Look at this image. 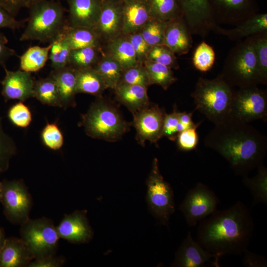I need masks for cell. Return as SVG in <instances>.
<instances>
[{"mask_svg": "<svg viewBox=\"0 0 267 267\" xmlns=\"http://www.w3.org/2000/svg\"><path fill=\"white\" fill-rule=\"evenodd\" d=\"M59 0L60 1V0Z\"/></svg>", "mask_w": 267, "mask_h": 267, "instance_id": "680465c9", "label": "cell"}, {"mask_svg": "<svg viewBox=\"0 0 267 267\" xmlns=\"http://www.w3.org/2000/svg\"><path fill=\"white\" fill-rule=\"evenodd\" d=\"M41 136L44 144L51 150H59L63 145V134L55 123H47L42 131Z\"/></svg>", "mask_w": 267, "mask_h": 267, "instance_id": "7bdbcfd3", "label": "cell"}, {"mask_svg": "<svg viewBox=\"0 0 267 267\" xmlns=\"http://www.w3.org/2000/svg\"><path fill=\"white\" fill-rule=\"evenodd\" d=\"M5 75L1 82V95L5 102L9 100L24 101L34 97L35 81L31 73L21 70L9 71L4 67Z\"/></svg>", "mask_w": 267, "mask_h": 267, "instance_id": "ac0fdd59", "label": "cell"}, {"mask_svg": "<svg viewBox=\"0 0 267 267\" xmlns=\"http://www.w3.org/2000/svg\"><path fill=\"white\" fill-rule=\"evenodd\" d=\"M218 203L214 192L203 183L198 182L186 193L179 210L187 225L192 227L215 212Z\"/></svg>", "mask_w": 267, "mask_h": 267, "instance_id": "8fae6325", "label": "cell"}, {"mask_svg": "<svg viewBox=\"0 0 267 267\" xmlns=\"http://www.w3.org/2000/svg\"><path fill=\"white\" fill-rule=\"evenodd\" d=\"M235 90L220 74L213 79L200 77L191 96L194 110L203 114L215 125L231 116Z\"/></svg>", "mask_w": 267, "mask_h": 267, "instance_id": "277c9868", "label": "cell"}, {"mask_svg": "<svg viewBox=\"0 0 267 267\" xmlns=\"http://www.w3.org/2000/svg\"><path fill=\"white\" fill-rule=\"evenodd\" d=\"M62 45V42L61 36L52 43V45L49 52L48 59L51 62V67L53 69H55L56 68L61 50Z\"/></svg>", "mask_w": 267, "mask_h": 267, "instance_id": "f5cc1de1", "label": "cell"}, {"mask_svg": "<svg viewBox=\"0 0 267 267\" xmlns=\"http://www.w3.org/2000/svg\"><path fill=\"white\" fill-rule=\"evenodd\" d=\"M193 112L187 113L185 111L178 113V122L184 126L187 129L200 125L201 122L195 124L192 120Z\"/></svg>", "mask_w": 267, "mask_h": 267, "instance_id": "db71d44e", "label": "cell"}, {"mask_svg": "<svg viewBox=\"0 0 267 267\" xmlns=\"http://www.w3.org/2000/svg\"><path fill=\"white\" fill-rule=\"evenodd\" d=\"M258 168L257 174L252 178L243 177V183L253 197L252 206L261 203H267V169L263 164Z\"/></svg>", "mask_w": 267, "mask_h": 267, "instance_id": "4dcf8cb0", "label": "cell"}, {"mask_svg": "<svg viewBox=\"0 0 267 267\" xmlns=\"http://www.w3.org/2000/svg\"><path fill=\"white\" fill-rule=\"evenodd\" d=\"M61 37L71 50L87 47H101V41L92 28L66 27Z\"/></svg>", "mask_w": 267, "mask_h": 267, "instance_id": "484cf974", "label": "cell"}, {"mask_svg": "<svg viewBox=\"0 0 267 267\" xmlns=\"http://www.w3.org/2000/svg\"><path fill=\"white\" fill-rule=\"evenodd\" d=\"M1 173H0V174ZM1 194H2V181H0V202L1 200Z\"/></svg>", "mask_w": 267, "mask_h": 267, "instance_id": "9f6ffc18", "label": "cell"}, {"mask_svg": "<svg viewBox=\"0 0 267 267\" xmlns=\"http://www.w3.org/2000/svg\"><path fill=\"white\" fill-rule=\"evenodd\" d=\"M192 44V34L182 16L166 22L164 44L181 55L188 52Z\"/></svg>", "mask_w": 267, "mask_h": 267, "instance_id": "ffe728a7", "label": "cell"}, {"mask_svg": "<svg viewBox=\"0 0 267 267\" xmlns=\"http://www.w3.org/2000/svg\"><path fill=\"white\" fill-rule=\"evenodd\" d=\"M65 259L55 255H49L35 258L28 265V267H59L62 266Z\"/></svg>", "mask_w": 267, "mask_h": 267, "instance_id": "7dc6e473", "label": "cell"}, {"mask_svg": "<svg viewBox=\"0 0 267 267\" xmlns=\"http://www.w3.org/2000/svg\"><path fill=\"white\" fill-rule=\"evenodd\" d=\"M0 202L4 215L9 222L21 225L29 219L32 199L21 180L2 181Z\"/></svg>", "mask_w": 267, "mask_h": 267, "instance_id": "30bf717a", "label": "cell"}, {"mask_svg": "<svg viewBox=\"0 0 267 267\" xmlns=\"http://www.w3.org/2000/svg\"><path fill=\"white\" fill-rule=\"evenodd\" d=\"M114 89L117 100L133 113L143 109L150 103L147 87L119 83Z\"/></svg>", "mask_w": 267, "mask_h": 267, "instance_id": "d4e9b609", "label": "cell"}, {"mask_svg": "<svg viewBox=\"0 0 267 267\" xmlns=\"http://www.w3.org/2000/svg\"><path fill=\"white\" fill-rule=\"evenodd\" d=\"M8 40L6 37L0 33V65L5 66L6 61L11 56L16 55L14 50L6 46Z\"/></svg>", "mask_w": 267, "mask_h": 267, "instance_id": "816d5d0a", "label": "cell"}, {"mask_svg": "<svg viewBox=\"0 0 267 267\" xmlns=\"http://www.w3.org/2000/svg\"><path fill=\"white\" fill-rule=\"evenodd\" d=\"M34 257L21 238L6 237L0 251V267H28Z\"/></svg>", "mask_w": 267, "mask_h": 267, "instance_id": "7402d4cb", "label": "cell"}, {"mask_svg": "<svg viewBox=\"0 0 267 267\" xmlns=\"http://www.w3.org/2000/svg\"><path fill=\"white\" fill-rule=\"evenodd\" d=\"M27 19L17 20L5 9L0 6V28H7L12 30L23 27Z\"/></svg>", "mask_w": 267, "mask_h": 267, "instance_id": "c3c4849f", "label": "cell"}, {"mask_svg": "<svg viewBox=\"0 0 267 267\" xmlns=\"http://www.w3.org/2000/svg\"><path fill=\"white\" fill-rule=\"evenodd\" d=\"M6 238L3 228L0 227V251L4 244Z\"/></svg>", "mask_w": 267, "mask_h": 267, "instance_id": "11a10c76", "label": "cell"}, {"mask_svg": "<svg viewBox=\"0 0 267 267\" xmlns=\"http://www.w3.org/2000/svg\"><path fill=\"white\" fill-rule=\"evenodd\" d=\"M2 117L0 115V173L6 171L11 159L17 153V147L13 138L3 129Z\"/></svg>", "mask_w": 267, "mask_h": 267, "instance_id": "8d00e7d4", "label": "cell"}, {"mask_svg": "<svg viewBox=\"0 0 267 267\" xmlns=\"http://www.w3.org/2000/svg\"><path fill=\"white\" fill-rule=\"evenodd\" d=\"M93 68L100 75L107 88L114 89L120 83L123 69L107 53L102 54Z\"/></svg>", "mask_w": 267, "mask_h": 267, "instance_id": "f546056e", "label": "cell"}, {"mask_svg": "<svg viewBox=\"0 0 267 267\" xmlns=\"http://www.w3.org/2000/svg\"><path fill=\"white\" fill-rule=\"evenodd\" d=\"M106 89L102 78L93 67L76 70L77 93L100 96Z\"/></svg>", "mask_w": 267, "mask_h": 267, "instance_id": "83f0119b", "label": "cell"}, {"mask_svg": "<svg viewBox=\"0 0 267 267\" xmlns=\"http://www.w3.org/2000/svg\"><path fill=\"white\" fill-rule=\"evenodd\" d=\"M220 75L233 88H243L259 84L256 58L249 37L231 49Z\"/></svg>", "mask_w": 267, "mask_h": 267, "instance_id": "8992f818", "label": "cell"}, {"mask_svg": "<svg viewBox=\"0 0 267 267\" xmlns=\"http://www.w3.org/2000/svg\"><path fill=\"white\" fill-rule=\"evenodd\" d=\"M29 16L20 41L51 43L68 25L65 9L59 0H35L28 8Z\"/></svg>", "mask_w": 267, "mask_h": 267, "instance_id": "3957f363", "label": "cell"}, {"mask_svg": "<svg viewBox=\"0 0 267 267\" xmlns=\"http://www.w3.org/2000/svg\"><path fill=\"white\" fill-rule=\"evenodd\" d=\"M56 228L60 238L72 243H88L93 237V231L89 224L86 210H77L65 215Z\"/></svg>", "mask_w": 267, "mask_h": 267, "instance_id": "e0dca14e", "label": "cell"}, {"mask_svg": "<svg viewBox=\"0 0 267 267\" xmlns=\"http://www.w3.org/2000/svg\"><path fill=\"white\" fill-rule=\"evenodd\" d=\"M68 5L67 18L69 26L93 28L100 15V0H66Z\"/></svg>", "mask_w": 267, "mask_h": 267, "instance_id": "d6986e66", "label": "cell"}, {"mask_svg": "<svg viewBox=\"0 0 267 267\" xmlns=\"http://www.w3.org/2000/svg\"><path fill=\"white\" fill-rule=\"evenodd\" d=\"M165 112L155 104L149 103L133 113L136 139L141 145L147 140L156 143L161 137Z\"/></svg>", "mask_w": 267, "mask_h": 267, "instance_id": "4fadbf2b", "label": "cell"}, {"mask_svg": "<svg viewBox=\"0 0 267 267\" xmlns=\"http://www.w3.org/2000/svg\"><path fill=\"white\" fill-rule=\"evenodd\" d=\"M267 31V13H256L233 28L225 29L217 25L213 32L240 41L257 33Z\"/></svg>", "mask_w": 267, "mask_h": 267, "instance_id": "cb8c5ba5", "label": "cell"}, {"mask_svg": "<svg viewBox=\"0 0 267 267\" xmlns=\"http://www.w3.org/2000/svg\"><path fill=\"white\" fill-rule=\"evenodd\" d=\"M49 76L56 84L61 107L66 109L69 107H75L76 69L67 66L60 69H52Z\"/></svg>", "mask_w": 267, "mask_h": 267, "instance_id": "603a6c76", "label": "cell"}, {"mask_svg": "<svg viewBox=\"0 0 267 267\" xmlns=\"http://www.w3.org/2000/svg\"><path fill=\"white\" fill-rule=\"evenodd\" d=\"M21 238L36 258L55 255L59 236L52 220L43 217L30 218L21 224Z\"/></svg>", "mask_w": 267, "mask_h": 267, "instance_id": "ba28073f", "label": "cell"}, {"mask_svg": "<svg viewBox=\"0 0 267 267\" xmlns=\"http://www.w3.org/2000/svg\"><path fill=\"white\" fill-rule=\"evenodd\" d=\"M219 263L216 256L203 248L192 236L189 231L175 253V259L172 267H203L207 264L218 267L212 260Z\"/></svg>", "mask_w": 267, "mask_h": 267, "instance_id": "2e32d148", "label": "cell"}, {"mask_svg": "<svg viewBox=\"0 0 267 267\" xmlns=\"http://www.w3.org/2000/svg\"><path fill=\"white\" fill-rule=\"evenodd\" d=\"M119 83L137 85L146 87L150 86L148 74L143 64H138L123 70Z\"/></svg>", "mask_w": 267, "mask_h": 267, "instance_id": "b9f144b4", "label": "cell"}, {"mask_svg": "<svg viewBox=\"0 0 267 267\" xmlns=\"http://www.w3.org/2000/svg\"><path fill=\"white\" fill-rule=\"evenodd\" d=\"M35 0H0V6L15 17L23 8H28Z\"/></svg>", "mask_w": 267, "mask_h": 267, "instance_id": "681fc988", "label": "cell"}, {"mask_svg": "<svg viewBox=\"0 0 267 267\" xmlns=\"http://www.w3.org/2000/svg\"><path fill=\"white\" fill-rule=\"evenodd\" d=\"M257 64L259 84H267V31L249 37Z\"/></svg>", "mask_w": 267, "mask_h": 267, "instance_id": "836d02e7", "label": "cell"}, {"mask_svg": "<svg viewBox=\"0 0 267 267\" xmlns=\"http://www.w3.org/2000/svg\"><path fill=\"white\" fill-rule=\"evenodd\" d=\"M243 264L247 267H267V262L264 257L252 253L247 249L244 253Z\"/></svg>", "mask_w": 267, "mask_h": 267, "instance_id": "f907efd6", "label": "cell"}, {"mask_svg": "<svg viewBox=\"0 0 267 267\" xmlns=\"http://www.w3.org/2000/svg\"><path fill=\"white\" fill-rule=\"evenodd\" d=\"M52 43L44 47L35 45L29 47L19 56L20 70L31 73L40 70L45 65Z\"/></svg>", "mask_w": 267, "mask_h": 267, "instance_id": "f1b7e54d", "label": "cell"}, {"mask_svg": "<svg viewBox=\"0 0 267 267\" xmlns=\"http://www.w3.org/2000/svg\"><path fill=\"white\" fill-rule=\"evenodd\" d=\"M207 217L200 222L197 232V241L203 248L218 260L225 255H241L247 249L254 225L243 202L217 210Z\"/></svg>", "mask_w": 267, "mask_h": 267, "instance_id": "7a4b0ae2", "label": "cell"}, {"mask_svg": "<svg viewBox=\"0 0 267 267\" xmlns=\"http://www.w3.org/2000/svg\"><path fill=\"white\" fill-rule=\"evenodd\" d=\"M215 52L213 47L203 41L196 48L192 58L194 67L201 72L210 70L214 65Z\"/></svg>", "mask_w": 267, "mask_h": 267, "instance_id": "f35d334b", "label": "cell"}, {"mask_svg": "<svg viewBox=\"0 0 267 267\" xmlns=\"http://www.w3.org/2000/svg\"><path fill=\"white\" fill-rule=\"evenodd\" d=\"M178 113L176 105L173 111L170 114L165 113L163 128L162 137L165 136L172 141H176L178 135L177 127L178 123Z\"/></svg>", "mask_w": 267, "mask_h": 267, "instance_id": "bcb514c9", "label": "cell"}, {"mask_svg": "<svg viewBox=\"0 0 267 267\" xmlns=\"http://www.w3.org/2000/svg\"><path fill=\"white\" fill-rule=\"evenodd\" d=\"M199 125L187 129L178 134L177 142L178 148L184 151L194 149L199 142L196 129Z\"/></svg>", "mask_w": 267, "mask_h": 267, "instance_id": "f6af8a7d", "label": "cell"}, {"mask_svg": "<svg viewBox=\"0 0 267 267\" xmlns=\"http://www.w3.org/2000/svg\"><path fill=\"white\" fill-rule=\"evenodd\" d=\"M146 60L163 64L172 69H179V64L175 53L165 44L152 47Z\"/></svg>", "mask_w": 267, "mask_h": 267, "instance_id": "ab89813d", "label": "cell"}, {"mask_svg": "<svg viewBox=\"0 0 267 267\" xmlns=\"http://www.w3.org/2000/svg\"><path fill=\"white\" fill-rule=\"evenodd\" d=\"M101 0V2H102V1L103 0Z\"/></svg>", "mask_w": 267, "mask_h": 267, "instance_id": "6f0895ef", "label": "cell"}, {"mask_svg": "<svg viewBox=\"0 0 267 267\" xmlns=\"http://www.w3.org/2000/svg\"><path fill=\"white\" fill-rule=\"evenodd\" d=\"M7 117L14 126L21 128L28 127L32 119L30 109L20 101L9 108L7 112Z\"/></svg>", "mask_w": 267, "mask_h": 267, "instance_id": "60d3db41", "label": "cell"}, {"mask_svg": "<svg viewBox=\"0 0 267 267\" xmlns=\"http://www.w3.org/2000/svg\"><path fill=\"white\" fill-rule=\"evenodd\" d=\"M152 18L167 22L183 17L179 0H148Z\"/></svg>", "mask_w": 267, "mask_h": 267, "instance_id": "d6a6232c", "label": "cell"}, {"mask_svg": "<svg viewBox=\"0 0 267 267\" xmlns=\"http://www.w3.org/2000/svg\"><path fill=\"white\" fill-rule=\"evenodd\" d=\"M146 202L149 211L160 223L167 225L175 211L173 190L161 174L158 160L154 158L146 180Z\"/></svg>", "mask_w": 267, "mask_h": 267, "instance_id": "52a82bcc", "label": "cell"}, {"mask_svg": "<svg viewBox=\"0 0 267 267\" xmlns=\"http://www.w3.org/2000/svg\"><path fill=\"white\" fill-rule=\"evenodd\" d=\"M101 48L94 47L72 49L68 66L76 70L94 67L101 57Z\"/></svg>", "mask_w": 267, "mask_h": 267, "instance_id": "d590c367", "label": "cell"}, {"mask_svg": "<svg viewBox=\"0 0 267 267\" xmlns=\"http://www.w3.org/2000/svg\"><path fill=\"white\" fill-rule=\"evenodd\" d=\"M82 125L89 136L109 141L121 137L129 127L117 109L101 97L83 115Z\"/></svg>", "mask_w": 267, "mask_h": 267, "instance_id": "5b68a950", "label": "cell"}, {"mask_svg": "<svg viewBox=\"0 0 267 267\" xmlns=\"http://www.w3.org/2000/svg\"><path fill=\"white\" fill-rule=\"evenodd\" d=\"M122 35L138 32L152 18L148 0H122Z\"/></svg>", "mask_w": 267, "mask_h": 267, "instance_id": "44dd1931", "label": "cell"}, {"mask_svg": "<svg viewBox=\"0 0 267 267\" xmlns=\"http://www.w3.org/2000/svg\"><path fill=\"white\" fill-rule=\"evenodd\" d=\"M122 0H103L98 20L92 28L101 42L108 41L122 35Z\"/></svg>", "mask_w": 267, "mask_h": 267, "instance_id": "9a60e30c", "label": "cell"}, {"mask_svg": "<svg viewBox=\"0 0 267 267\" xmlns=\"http://www.w3.org/2000/svg\"><path fill=\"white\" fill-rule=\"evenodd\" d=\"M166 22L151 18L138 31L151 47L164 44Z\"/></svg>", "mask_w": 267, "mask_h": 267, "instance_id": "74e56055", "label": "cell"}, {"mask_svg": "<svg viewBox=\"0 0 267 267\" xmlns=\"http://www.w3.org/2000/svg\"><path fill=\"white\" fill-rule=\"evenodd\" d=\"M204 144L222 156L233 171L243 177L263 165L267 151V136L232 116L215 125L205 137Z\"/></svg>", "mask_w": 267, "mask_h": 267, "instance_id": "6da1fadb", "label": "cell"}, {"mask_svg": "<svg viewBox=\"0 0 267 267\" xmlns=\"http://www.w3.org/2000/svg\"><path fill=\"white\" fill-rule=\"evenodd\" d=\"M231 116L243 122L267 119V92L257 86L239 88L235 90Z\"/></svg>", "mask_w": 267, "mask_h": 267, "instance_id": "9c48e42d", "label": "cell"}, {"mask_svg": "<svg viewBox=\"0 0 267 267\" xmlns=\"http://www.w3.org/2000/svg\"><path fill=\"white\" fill-rule=\"evenodd\" d=\"M183 17L192 35L204 37L217 25L212 16L208 0H179Z\"/></svg>", "mask_w": 267, "mask_h": 267, "instance_id": "5bb4252c", "label": "cell"}, {"mask_svg": "<svg viewBox=\"0 0 267 267\" xmlns=\"http://www.w3.org/2000/svg\"><path fill=\"white\" fill-rule=\"evenodd\" d=\"M106 44L105 53L115 59L123 70L138 64L134 49L126 36L121 35Z\"/></svg>", "mask_w": 267, "mask_h": 267, "instance_id": "4316f807", "label": "cell"}, {"mask_svg": "<svg viewBox=\"0 0 267 267\" xmlns=\"http://www.w3.org/2000/svg\"><path fill=\"white\" fill-rule=\"evenodd\" d=\"M215 23L236 26L258 13L257 0H208Z\"/></svg>", "mask_w": 267, "mask_h": 267, "instance_id": "7c38bea8", "label": "cell"}, {"mask_svg": "<svg viewBox=\"0 0 267 267\" xmlns=\"http://www.w3.org/2000/svg\"><path fill=\"white\" fill-rule=\"evenodd\" d=\"M125 36L134 49L138 63L143 64L152 47L148 44L139 32Z\"/></svg>", "mask_w": 267, "mask_h": 267, "instance_id": "ee69618b", "label": "cell"}, {"mask_svg": "<svg viewBox=\"0 0 267 267\" xmlns=\"http://www.w3.org/2000/svg\"><path fill=\"white\" fill-rule=\"evenodd\" d=\"M34 97L43 104L61 107L56 84L49 76L35 81Z\"/></svg>", "mask_w": 267, "mask_h": 267, "instance_id": "1f68e13d", "label": "cell"}, {"mask_svg": "<svg viewBox=\"0 0 267 267\" xmlns=\"http://www.w3.org/2000/svg\"><path fill=\"white\" fill-rule=\"evenodd\" d=\"M143 65L148 74L150 85H157L167 90L178 80L172 69L165 65L148 60H146Z\"/></svg>", "mask_w": 267, "mask_h": 267, "instance_id": "e575fe53", "label": "cell"}]
</instances>
